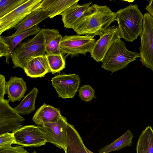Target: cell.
I'll list each match as a JSON object with an SVG mask.
<instances>
[{
  "label": "cell",
  "mask_w": 153,
  "mask_h": 153,
  "mask_svg": "<svg viewBox=\"0 0 153 153\" xmlns=\"http://www.w3.org/2000/svg\"><path fill=\"white\" fill-rule=\"evenodd\" d=\"M116 12L107 5L92 4L72 29L78 35L100 36L116 20Z\"/></svg>",
  "instance_id": "1"
},
{
  "label": "cell",
  "mask_w": 153,
  "mask_h": 153,
  "mask_svg": "<svg viewBox=\"0 0 153 153\" xmlns=\"http://www.w3.org/2000/svg\"><path fill=\"white\" fill-rule=\"evenodd\" d=\"M144 15L137 4H130L116 12V20L120 38L132 42L141 34Z\"/></svg>",
  "instance_id": "2"
},
{
  "label": "cell",
  "mask_w": 153,
  "mask_h": 153,
  "mask_svg": "<svg viewBox=\"0 0 153 153\" xmlns=\"http://www.w3.org/2000/svg\"><path fill=\"white\" fill-rule=\"evenodd\" d=\"M140 58V53L128 50L120 38L110 47L102 61L101 67L112 73L126 67L131 62Z\"/></svg>",
  "instance_id": "3"
},
{
  "label": "cell",
  "mask_w": 153,
  "mask_h": 153,
  "mask_svg": "<svg viewBox=\"0 0 153 153\" xmlns=\"http://www.w3.org/2000/svg\"><path fill=\"white\" fill-rule=\"evenodd\" d=\"M45 53L43 29H42L32 38L20 43L15 49L11 57L13 67L24 70L31 59L44 55Z\"/></svg>",
  "instance_id": "4"
},
{
  "label": "cell",
  "mask_w": 153,
  "mask_h": 153,
  "mask_svg": "<svg viewBox=\"0 0 153 153\" xmlns=\"http://www.w3.org/2000/svg\"><path fill=\"white\" fill-rule=\"evenodd\" d=\"M94 37L78 34L64 36L60 43L62 54H67L74 57L79 54L85 55L87 52L91 53L97 41Z\"/></svg>",
  "instance_id": "5"
},
{
  "label": "cell",
  "mask_w": 153,
  "mask_h": 153,
  "mask_svg": "<svg viewBox=\"0 0 153 153\" xmlns=\"http://www.w3.org/2000/svg\"><path fill=\"white\" fill-rule=\"evenodd\" d=\"M140 36V60L143 65L153 72V17L148 12L144 15L143 30Z\"/></svg>",
  "instance_id": "6"
},
{
  "label": "cell",
  "mask_w": 153,
  "mask_h": 153,
  "mask_svg": "<svg viewBox=\"0 0 153 153\" xmlns=\"http://www.w3.org/2000/svg\"><path fill=\"white\" fill-rule=\"evenodd\" d=\"M68 123L66 118L61 116L57 121L37 125L44 135L47 142L60 149L65 150Z\"/></svg>",
  "instance_id": "7"
},
{
  "label": "cell",
  "mask_w": 153,
  "mask_h": 153,
  "mask_svg": "<svg viewBox=\"0 0 153 153\" xmlns=\"http://www.w3.org/2000/svg\"><path fill=\"white\" fill-rule=\"evenodd\" d=\"M42 0H27L14 10L0 19V35L14 28L32 12L41 9Z\"/></svg>",
  "instance_id": "8"
},
{
  "label": "cell",
  "mask_w": 153,
  "mask_h": 153,
  "mask_svg": "<svg viewBox=\"0 0 153 153\" xmlns=\"http://www.w3.org/2000/svg\"><path fill=\"white\" fill-rule=\"evenodd\" d=\"M9 102L8 100H0V135L17 130L22 127L25 120Z\"/></svg>",
  "instance_id": "9"
},
{
  "label": "cell",
  "mask_w": 153,
  "mask_h": 153,
  "mask_svg": "<svg viewBox=\"0 0 153 153\" xmlns=\"http://www.w3.org/2000/svg\"><path fill=\"white\" fill-rule=\"evenodd\" d=\"M16 144L24 147H37L45 145L46 139L37 126H23L13 132Z\"/></svg>",
  "instance_id": "10"
},
{
  "label": "cell",
  "mask_w": 153,
  "mask_h": 153,
  "mask_svg": "<svg viewBox=\"0 0 153 153\" xmlns=\"http://www.w3.org/2000/svg\"><path fill=\"white\" fill-rule=\"evenodd\" d=\"M52 85L58 97L63 99L73 98L80 82L79 76L76 74L56 75L51 79Z\"/></svg>",
  "instance_id": "11"
},
{
  "label": "cell",
  "mask_w": 153,
  "mask_h": 153,
  "mask_svg": "<svg viewBox=\"0 0 153 153\" xmlns=\"http://www.w3.org/2000/svg\"><path fill=\"white\" fill-rule=\"evenodd\" d=\"M41 28L36 25L32 28L15 36H0V57H5L6 62L8 60L16 48L27 37L38 33Z\"/></svg>",
  "instance_id": "12"
},
{
  "label": "cell",
  "mask_w": 153,
  "mask_h": 153,
  "mask_svg": "<svg viewBox=\"0 0 153 153\" xmlns=\"http://www.w3.org/2000/svg\"><path fill=\"white\" fill-rule=\"evenodd\" d=\"M119 38L118 26L110 27L97 40L90 53L91 57L97 62L102 61L110 47Z\"/></svg>",
  "instance_id": "13"
},
{
  "label": "cell",
  "mask_w": 153,
  "mask_h": 153,
  "mask_svg": "<svg viewBox=\"0 0 153 153\" xmlns=\"http://www.w3.org/2000/svg\"><path fill=\"white\" fill-rule=\"evenodd\" d=\"M91 4V1L82 4L77 3L66 9L61 15L64 27L72 29Z\"/></svg>",
  "instance_id": "14"
},
{
  "label": "cell",
  "mask_w": 153,
  "mask_h": 153,
  "mask_svg": "<svg viewBox=\"0 0 153 153\" xmlns=\"http://www.w3.org/2000/svg\"><path fill=\"white\" fill-rule=\"evenodd\" d=\"M45 54L33 57L28 62L24 69L27 76L42 77L51 72Z\"/></svg>",
  "instance_id": "15"
},
{
  "label": "cell",
  "mask_w": 153,
  "mask_h": 153,
  "mask_svg": "<svg viewBox=\"0 0 153 153\" xmlns=\"http://www.w3.org/2000/svg\"><path fill=\"white\" fill-rule=\"evenodd\" d=\"M79 0H42L41 9L48 18H52L55 16L62 15L68 8L78 3Z\"/></svg>",
  "instance_id": "16"
},
{
  "label": "cell",
  "mask_w": 153,
  "mask_h": 153,
  "mask_svg": "<svg viewBox=\"0 0 153 153\" xmlns=\"http://www.w3.org/2000/svg\"><path fill=\"white\" fill-rule=\"evenodd\" d=\"M83 140L74 125L68 124L65 153H88Z\"/></svg>",
  "instance_id": "17"
},
{
  "label": "cell",
  "mask_w": 153,
  "mask_h": 153,
  "mask_svg": "<svg viewBox=\"0 0 153 153\" xmlns=\"http://www.w3.org/2000/svg\"><path fill=\"white\" fill-rule=\"evenodd\" d=\"M62 116L59 109L44 103L37 110L32 120L36 125H39L56 122Z\"/></svg>",
  "instance_id": "18"
},
{
  "label": "cell",
  "mask_w": 153,
  "mask_h": 153,
  "mask_svg": "<svg viewBox=\"0 0 153 153\" xmlns=\"http://www.w3.org/2000/svg\"><path fill=\"white\" fill-rule=\"evenodd\" d=\"M6 92L8 100L12 102L20 101L24 97L27 88L22 78L11 76L6 82Z\"/></svg>",
  "instance_id": "19"
},
{
  "label": "cell",
  "mask_w": 153,
  "mask_h": 153,
  "mask_svg": "<svg viewBox=\"0 0 153 153\" xmlns=\"http://www.w3.org/2000/svg\"><path fill=\"white\" fill-rule=\"evenodd\" d=\"M48 18L41 9L36 10L29 14L14 27L16 31L12 35L15 36L28 30Z\"/></svg>",
  "instance_id": "20"
},
{
  "label": "cell",
  "mask_w": 153,
  "mask_h": 153,
  "mask_svg": "<svg viewBox=\"0 0 153 153\" xmlns=\"http://www.w3.org/2000/svg\"><path fill=\"white\" fill-rule=\"evenodd\" d=\"M45 49L48 55L62 54L60 43L62 37L58 30L55 29H43Z\"/></svg>",
  "instance_id": "21"
},
{
  "label": "cell",
  "mask_w": 153,
  "mask_h": 153,
  "mask_svg": "<svg viewBox=\"0 0 153 153\" xmlns=\"http://www.w3.org/2000/svg\"><path fill=\"white\" fill-rule=\"evenodd\" d=\"M133 137L131 131L128 130L112 143L99 150V153H109L112 151H118L126 146H131Z\"/></svg>",
  "instance_id": "22"
},
{
  "label": "cell",
  "mask_w": 153,
  "mask_h": 153,
  "mask_svg": "<svg viewBox=\"0 0 153 153\" xmlns=\"http://www.w3.org/2000/svg\"><path fill=\"white\" fill-rule=\"evenodd\" d=\"M136 153H153V130L150 126L143 131L138 140Z\"/></svg>",
  "instance_id": "23"
},
{
  "label": "cell",
  "mask_w": 153,
  "mask_h": 153,
  "mask_svg": "<svg viewBox=\"0 0 153 153\" xmlns=\"http://www.w3.org/2000/svg\"><path fill=\"white\" fill-rule=\"evenodd\" d=\"M38 93V89L34 87L14 109L19 114L27 115L32 112L35 109V102Z\"/></svg>",
  "instance_id": "24"
},
{
  "label": "cell",
  "mask_w": 153,
  "mask_h": 153,
  "mask_svg": "<svg viewBox=\"0 0 153 153\" xmlns=\"http://www.w3.org/2000/svg\"><path fill=\"white\" fill-rule=\"evenodd\" d=\"M51 72L52 74L59 72L65 68V63L62 55L45 54Z\"/></svg>",
  "instance_id": "25"
},
{
  "label": "cell",
  "mask_w": 153,
  "mask_h": 153,
  "mask_svg": "<svg viewBox=\"0 0 153 153\" xmlns=\"http://www.w3.org/2000/svg\"><path fill=\"white\" fill-rule=\"evenodd\" d=\"M27 0H0V19L10 13Z\"/></svg>",
  "instance_id": "26"
},
{
  "label": "cell",
  "mask_w": 153,
  "mask_h": 153,
  "mask_svg": "<svg viewBox=\"0 0 153 153\" xmlns=\"http://www.w3.org/2000/svg\"><path fill=\"white\" fill-rule=\"evenodd\" d=\"M78 92L80 98L85 102L90 101L95 97V91L90 85H85L82 86L79 88Z\"/></svg>",
  "instance_id": "27"
},
{
  "label": "cell",
  "mask_w": 153,
  "mask_h": 153,
  "mask_svg": "<svg viewBox=\"0 0 153 153\" xmlns=\"http://www.w3.org/2000/svg\"><path fill=\"white\" fill-rule=\"evenodd\" d=\"M13 144H16L13 132L0 135V146H10Z\"/></svg>",
  "instance_id": "28"
},
{
  "label": "cell",
  "mask_w": 153,
  "mask_h": 153,
  "mask_svg": "<svg viewBox=\"0 0 153 153\" xmlns=\"http://www.w3.org/2000/svg\"><path fill=\"white\" fill-rule=\"evenodd\" d=\"M22 146H0V153H30Z\"/></svg>",
  "instance_id": "29"
},
{
  "label": "cell",
  "mask_w": 153,
  "mask_h": 153,
  "mask_svg": "<svg viewBox=\"0 0 153 153\" xmlns=\"http://www.w3.org/2000/svg\"><path fill=\"white\" fill-rule=\"evenodd\" d=\"M5 77L4 75H0V100L4 99V95L6 92Z\"/></svg>",
  "instance_id": "30"
},
{
  "label": "cell",
  "mask_w": 153,
  "mask_h": 153,
  "mask_svg": "<svg viewBox=\"0 0 153 153\" xmlns=\"http://www.w3.org/2000/svg\"><path fill=\"white\" fill-rule=\"evenodd\" d=\"M149 4L147 5L145 10L153 17V0H149Z\"/></svg>",
  "instance_id": "31"
},
{
  "label": "cell",
  "mask_w": 153,
  "mask_h": 153,
  "mask_svg": "<svg viewBox=\"0 0 153 153\" xmlns=\"http://www.w3.org/2000/svg\"><path fill=\"white\" fill-rule=\"evenodd\" d=\"M85 149L88 152V153H94V152H91L90 150H89L88 148H87L86 146L85 147Z\"/></svg>",
  "instance_id": "32"
},
{
  "label": "cell",
  "mask_w": 153,
  "mask_h": 153,
  "mask_svg": "<svg viewBox=\"0 0 153 153\" xmlns=\"http://www.w3.org/2000/svg\"><path fill=\"white\" fill-rule=\"evenodd\" d=\"M32 153H37L35 151H34Z\"/></svg>",
  "instance_id": "33"
}]
</instances>
